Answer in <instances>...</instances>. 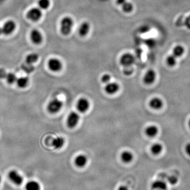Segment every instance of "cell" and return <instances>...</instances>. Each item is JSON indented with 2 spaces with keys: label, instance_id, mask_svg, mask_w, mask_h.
Returning a JSON list of instances; mask_svg holds the SVG:
<instances>
[{
  "label": "cell",
  "instance_id": "1",
  "mask_svg": "<svg viewBox=\"0 0 190 190\" xmlns=\"http://www.w3.org/2000/svg\"><path fill=\"white\" fill-rule=\"evenodd\" d=\"M74 21L70 16H65L60 22V32L63 35L67 36L72 32Z\"/></svg>",
  "mask_w": 190,
  "mask_h": 190
},
{
  "label": "cell",
  "instance_id": "2",
  "mask_svg": "<svg viewBox=\"0 0 190 190\" xmlns=\"http://www.w3.org/2000/svg\"><path fill=\"white\" fill-rule=\"evenodd\" d=\"M135 58L133 54L131 53H126L120 57L119 62L120 65L125 67H129L134 63Z\"/></svg>",
  "mask_w": 190,
  "mask_h": 190
},
{
  "label": "cell",
  "instance_id": "3",
  "mask_svg": "<svg viewBox=\"0 0 190 190\" xmlns=\"http://www.w3.org/2000/svg\"><path fill=\"white\" fill-rule=\"evenodd\" d=\"M63 101L58 98L51 100L48 105V110L51 114L57 113L63 108Z\"/></svg>",
  "mask_w": 190,
  "mask_h": 190
},
{
  "label": "cell",
  "instance_id": "4",
  "mask_svg": "<svg viewBox=\"0 0 190 190\" xmlns=\"http://www.w3.org/2000/svg\"><path fill=\"white\" fill-rule=\"evenodd\" d=\"M80 120V116L76 112H70L67 119V124L68 127L73 128L78 124Z\"/></svg>",
  "mask_w": 190,
  "mask_h": 190
},
{
  "label": "cell",
  "instance_id": "5",
  "mask_svg": "<svg viewBox=\"0 0 190 190\" xmlns=\"http://www.w3.org/2000/svg\"><path fill=\"white\" fill-rule=\"evenodd\" d=\"M48 67L52 72H58L63 68V63L57 58H51L48 63Z\"/></svg>",
  "mask_w": 190,
  "mask_h": 190
},
{
  "label": "cell",
  "instance_id": "6",
  "mask_svg": "<svg viewBox=\"0 0 190 190\" xmlns=\"http://www.w3.org/2000/svg\"><path fill=\"white\" fill-rule=\"evenodd\" d=\"M90 107V103L88 100L86 98H80L77 101V108L80 113H85L89 109Z\"/></svg>",
  "mask_w": 190,
  "mask_h": 190
},
{
  "label": "cell",
  "instance_id": "7",
  "mask_svg": "<svg viewBox=\"0 0 190 190\" xmlns=\"http://www.w3.org/2000/svg\"><path fill=\"white\" fill-rule=\"evenodd\" d=\"M42 12L40 9L35 7L32 8L28 11L27 17L29 19L33 21H37L39 20L42 17Z\"/></svg>",
  "mask_w": 190,
  "mask_h": 190
},
{
  "label": "cell",
  "instance_id": "8",
  "mask_svg": "<svg viewBox=\"0 0 190 190\" xmlns=\"http://www.w3.org/2000/svg\"><path fill=\"white\" fill-rule=\"evenodd\" d=\"M116 4L121 7L123 12L126 13L132 12L134 10L133 4L127 0H116Z\"/></svg>",
  "mask_w": 190,
  "mask_h": 190
},
{
  "label": "cell",
  "instance_id": "9",
  "mask_svg": "<svg viewBox=\"0 0 190 190\" xmlns=\"http://www.w3.org/2000/svg\"><path fill=\"white\" fill-rule=\"evenodd\" d=\"M9 178L10 180L16 185H21L23 181L22 176L15 170H12L9 172Z\"/></svg>",
  "mask_w": 190,
  "mask_h": 190
},
{
  "label": "cell",
  "instance_id": "10",
  "mask_svg": "<svg viewBox=\"0 0 190 190\" xmlns=\"http://www.w3.org/2000/svg\"><path fill=\"white\" fill-rule=\"evenodd\" d=\"M16 23L13 21L9 20L4 23L2 29V33L5 35H10L16 29Z\"/></svg>",
  "mask_w": 190,
  "mask_h": 190
},
{
  "label": "cell",
  "instance_id": "11",
  "mask_svg": "<svg viewBox=\"0 0 190 190\" xmlns=\"http://www.w3.org/2000/svg\"><path fill=\"white\" fill-rule=\"evenodd\" d=\"M156 78V74L154 70L153 69H149L145 73L144 76V82L147 85H151L155 81Z\"/></svg>",
  "mask_w": 190,
  "mask_h": 190
},
{
  "label": "cell",
  "instance_id": "12",
  "mask_svg": "<svg viewBox=\"0 0 190 190\" xmlns=\"http://www.w3.org/2000/svg\"><path fill=\"white\" fill-rule=\"evenodd\" d=\"M90 30V25L89 22L84 21L78 28V34L80 37H85L88 35Z\"/></svg>",
  "mask_w": 190,
  "mask_h": 190
},
{
  "label": "cell",
  "instance_id": "13",
  "mask_svg": "<svg viewBox=\"0 0 190 190\" xmlns=\"http://www.w3.org/2000/svg\"><path fill=\"white\" fill-rule=\"evenodd\" d=\"M119 89V85L116 82H109L105 86V90L108 94H115Z\"/></svg>",
  "mask_w": 190,
  "mask_h": 190
},
{
  "label": "cell",
  "instance_id": "14",
  "mask_svg": "<svg viewBox=\"0 0 190 190\" xmlns=\"http://www.w3.org/2000/svg\"><path fill=\"white\" fill-rule=\"evenodd\" d=\"M30 37L32 41L35 44H39L42 42L43 40V37L41 33H40L39 31L36 29L32 31L30 34Z\"/></svg>",
  "mask_w": 190,
  "mask_h": 190
},
{
  "label": "cell",
  "instance_id": "15",
  "mask_svg": "<svg viewBox=\"0 0 190 190\" xmlns=\"http://www.w3.org/2000/svg\"><path fill=\"white\" fill-rule=\"evenodd\" d=\"M74 162L76 166L78 168H83L88 162L87 157L84 154H79L75 157Z\"/></svg>",
  "mask_w": 190,
  "mask_h": 190
},
{
  "label": "cell",
  "instance_id": "16",
  "mask_svg": "<svg viewBox=\"0 0 190 190\" xmlns=\"http://www.w3.org/2000/svg\"><path fill=\"white\" fill-rule=\"evenodd\" d=\"M150 106L154 109H160L163 106V102L162 100L159 98H153L150 101Z\"/></svg>",
  "mask_w": 190,
  "mask_h": 190
},
{
  "label": "cell",
  "instance_id": "17",
  "mask_svg": "<svg viewBox=\"0 0 190 190\" xmlns=\"http://www.w3.org/2000/svg\"><path fill=\"white\" fill-rule=\"evenodd\" d=\"M152 188L153 190H166L168 188V185L165 182L161 180H157L152 183Z\"/></svg>",
  "mask_w": 190,
  "mask_h": 190
},
{
  "label": "cell",
  "instance_id": "18",
  "mask_svg": "<svg viewBox=\"0 0 190 190\" xmlns=\"http://www.w3.org/2000/svg\"><path fill=\"white\" fill-rule=\"evenodd\" d=\"M134 158V155L132 152L128 151H125L120 155V159L123 162L125 163L131 162Z\"/></svg>",
  "mask_w": 190,
  "mask_h": 190
},
{
  "label": "cell",
  "instance_id": "19",
  "mask_svg": "<svg viewBox=\"0 0 190 190\" xmlns=\"http://www.w3.org/2000/svg\"><path fill=\"white\" fill-rule=\"evenodd\" d=\"M159 132V129L155 125L148 126L145 129V133L147 136L150 137H154L157 135Z\"/></svg>",
  "mask_w": 190,
  "mask_h": 190
},
{
  "label": "cell",
  "instance_id": "20",
  "mask_svg": "<svg viewBox=\"0 0 190 190\" xmlns=\"http://www.w3.org/2000/svg\"><path fill=\"white\" fill-rule=\"evenodd\" d=\"M65 140L62 137L55 138L52 141V145L55 149H60L65 144Z\"/></svg>",
  "mask_w": 190,
  "mask_h": 190
},
{
  "label": "cell",
  "instance_id": "21",
  "mask_svg": "<svg viewBox=\"0 0 190 190\" xmlns=\"http://www.w3.org/2000/svg\"><path fill=\"white\" fill-rule=\"evenodd\" d=\"M25 190H41V187L38 182L35 181H31L26 183Z\"/></svg>",
  "mask_w": 190,
  "mask_h": 190
},
{
  "label": "cell",
  "instance_id": "22",
  "mask_svg": "<svg viewBox=\"0 0 190 190\" xmlns=\"http://www.w3.org/2000/svg\"><path fill=\"white\" fill-rule=\"evenodd\" d=\"M163 150L162 145L160 143H155L152 145L151 151L154 155H159Z\"/></svg>",
  "mask_w": 190,
  "mask_h": 190
},
{
  "label": "cell",
  "instance_id": "23",
  "mask_svg": "<svg viewBox=\"0 0 190 190\" xmlns=\"http://www.w3.org/2000/svg\"><path fill=\"white\" fill-rule=\"evenodd\" d=\"M184 53V49L183 47V46L180 45H176L173 50V54L176 58L181 57Z\"/></svg>",
  "mask_w": 190,
  "mask_h": 190
},
{
  "label": "cell",
  "instance_id": "24",
  "mask_svg": "<svg viewBox=\"0 0 190 190\" xmlns=\"http://www.w3.org/2000/svg\"><path fill=\"white\" fill-rule=\"evenodd\" d=\"M16 82L19 87L23 88L28 85L29 83V79L27 77H21L16 80Z\"/></svg>",
  "mask_w": 190,
  "mask_h": 190
},
{
  "label": "cell",
  "instance_id": "25",
  "mask_svg": "<svg viewBox=\"0 0 190 190\" xmlns=\"http://www.w3.org/2000/svg\"><path fill=\"white\" fill-rule=\"evenodd\" d=\"M38 54L35 53H32L29 54L26 58V63L30 64H33L38 60Z\"/></svg>",
  "mask_w": 190,
  "mask_h": 190
},
{
  "label": "cell",
  "instance_id": "26",
  "mask_svg": "<svg viewBox=\"0 0 190 190\" xmlns=\"http://www.w3.org/2000/svg\"><path fill=\"white\" fill-rule=\"evenodd\" d=\"M22 69L25 71V72L27 73H30L35 70V67L33 66L32 64H30L26 63L22 65Z\"/></svg>",
  "mask_w": 190,
  "mask_h": 190
},
{
  "label": "cell",
  "instance_id": "27",
  "mask_svg": "<svg viewBox=\"0 0 190 190\" xmlns=\"http://www.w3.org/2000/svg\"><path fill=\"white\" fill-rule=\"evenodd\" d=\"M176 58L173 54H171L166 58V63L169 67L174 66L176 63Z\"/></svg>",
  "mask_w": 190,
  "mask_h": 190
},
{
  "label": "cell",
  "instance_id": "28",
  "mask_svg": "<svg viewBox=\"0 0 190 190\" xmlns=\"http://www.w3.org/2000/svg\"><path fill=\"white\" fill-rule=\"evenodd\" d=\"M39 6L41 9L46 10L49 8L50 5V2L49 0H39L38 2Z\"/></svg>",
  "mask_w": 190,
  "mask_h": 190
},
{
  "label": "cell",
  "instance_id": "29",
  "mask_svg": "<svg viewBox=\"0 0 190 190\" xmlns=\"http://www.w3.org/2000/svg\"><path fill=\"white\" fill-rule=\"evenodd\" d=\"M5 78L7 79V82L10 84H13L16 81V80H17L16 75L14 73H11V72L7 73Z\"/></svg>",
  "mask_w": 190,
  "mask_h": 190
},
{
  "label": "cell",
  "instance_id": "30",
  "mask_svg": "<svg viewBox=\"0 0 190 190\" xmlns=\"http://www.w3.org/2000/svg\"><path fill=\"white\" fill-rule=\"evenodd\" d=\"M145 44L147 47L153 48L156 45V41L155 39L152 38L147 39L145 41Z\"/></svg>",
  "mask_w": 190,
  "mask_h": 190
},
{
  "label": "cell",
  "instance_id": "31",
  "mask_svg": "<svg viewBox=\"0 0 190 190\" xmlns=\"http://www.w3.org/2000/svg\"><path fill=\"white\" fill-rule=\"evenodd\" d=\"M151 30L150 26L148 25H144L140 26L138 29V31L141 33H146L150 31Z\"/></svg>",
  "mask_w": 190,
  "mask_h": 190
},
{
  "label": "cell",
  "instance_id": "32",
  "mask_svg": "<svg viewBox=\"0 0 190 190\" xmlns=\"http://www.w3.org/2000/svg\"><path fill=\"white\" fill-rule=\"evenodd\" d=\"M111 76L109 75L108 73H105L104 75H103L101 77V80L102 82L105 83V84H107L108 82H110L111 80Z\"/></svg>",
  "mask_w": 190,
  "mask_h": 190
},
{
  "label": "cell",
  "instance_id": "33",
  "mask_svg": "<svg viewBox=\"0 0 190 190\" xmlns=\"http://www.w3.org/2000/svg\"><path fill=\"white\" fill-rule=\"evenodd\" d=\"M133 69L131 67H125L124 71H123L124 74L125 75L127 76L131 75V74L133 73Z\"/></svg>",
  "mask_w": 190,
  "mask_h": 190
},
{
  "label": "cell",
  "instance_id": "34",
  "mask_svg": "<svg viewBox=\"0 0 190 190\" xmlns=\"http://www.w3.org/2000/svg\"><path fill=\"white\" fill-rule=\"evenodd\" d=\"M169 182L171 184H175L178 182V178L174 176H170L169 178Z\"/></svg>",
  "mask_w": 190,
  "mask_h": 190
},
{
  "label": "cell",
  "instance_id": "35",
  "mask_svg": "<svg viewBox=\"0 0 190 190\" xmlns=\"http://www.w3.org/2000/svg\"><path fill=\"white\" fill-rule=\"evenodd\" d=\"M7 73L3 69H0V79H4L6 78Z\"/></svg>",
  "mask_w": 190,
  "mask_h": 190
},
{
  "label": "cell",
  "instance_id": "36",
  "mask_svg": "<svg viewBox=\"0 0 190 190\" xmlns=\"http://www.w3.org/2000/svg\"><path fill=\"white\" fill-rule=\"evenodd\" d=\"M185 152L187 154L190 156V143H188L185 146Z\"/></svg>",
  "mask_w": 190,
  "mask_h": 190
},
{
  "label": "cell",
  "instance_id": "37",
  "mask_svg": "<svg viewBox=\"0 0 190 190\" xmlns=\"http://www.w3.org/2000/svg\"><path fill=\"white\" fill-rule=\"evenodd\" d=\"M118 190H129V189L127 187H126L125 185H122V186L119 187Z\"/></svg>",
  "mask_w": 190,
  "mask_h": 190
},
{
  "label": "cell",
  "instance_id": "38",
  "mask_svg": "<svg viewBox=\"0 0 190 190\" xmlns=\"http://www.w3.org/2000/svg\"><path fill=\"white\" fill-rule=\"evenodd\" d=\"M2 33V29L1 28H0V35H1Z\"/></svg>",
  "mask_w": 190,
  "mask_h": 190
},
{
  "label": "cell",
  "instance_id": "39",
  "mask_svg": "<svg viewBox=\"0 0 190 190\" xmlns=\"http://www.w3.org/2000/svg\"><path fill=\"white\" fill-rule=\"evenodd\" d=\"M1 180H2V178H1V176L0 175V184L1 183Z\"/></svg>",
  "mask_w": 190,
  "mask_h": 190
},
{
  "label": "cell",
  "instance_id": "40",
  "mask_svg": "<svg viewBox=\"0 0 190 190\" xmlns=\"http://www.w3.org/2000/svg\"><path fill=\"white\" fill-rule=\"evenodd\" d=\"M188 125H189V127H190V118L189 120H188Z\"/></svg>",
  "mask_w": 190,
  "mask_h": 190
}]
</instances>
